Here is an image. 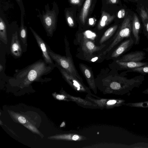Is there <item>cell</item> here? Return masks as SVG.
I'll return each instance as SVG.
<instances>
[{
	"label": "cell",
	"mask_w": 148,
	"mask_h": 148,
	"mask_svg": "<svg viewBox=\"0 0 148 148\" xmlns=\"http://www.w3.org/2000/svg\"><path fill=\"white\" fill-rule=\"evenodd\" d=\"M56 64L55 66L58 68L63 77L69 84L77 90L84 88L82 82L69 74L57 63Z\"/></svg>",
	"instance_id": "52a82bcc"
},
{
	"label": "cell",
	"mask_w": 148,
	"mask_h": 148,
	"mask_svg": "<svg viewBox=\"0 0 148 148\" xmlns=\"http://www.w3.org/2000/svg\"><path fill=\"white\" fill-rule=\"evenodd\" d=\"M125 11L124 9H121L118 12L117 17L119 18H123L125 15Z\"/></svg>",
	"instance_id": "603a6c76"
},
{
	"label": "cell",
	"mask_w": 148,
	"mask_h": 148,
	"mask_svg": "<svg viewBox=\"0 0 148 148\" xmlns=\"http://www.w3.org/2000/svg\"><path fill=\"white\" fill-rule=\"evenodd\" d=\"M140 16L143 24L146 23L148 21V15L143 8H142L140 10Z\"/></svg>",
	"instance_id": "44dd1931"
},
{
	"label": "cell",
	"mask_w": 148,
	"mask_h": 148,
	"mask_svg": "<svg viewBox=\"0 0 148 148\" xmlns=\"http://www.w3.org/2000/svg\"><path fill=\"white\" fill-rule=\"evenodd\" d=\"M65 17L66 22L71 27L74 25V20L70 12L67 10L65 12Z\"/></svg>",
	"instance_id": "ffe728a7"
},
{
	"label": "cell",
	"mask_w": 148,
	"mask_h": 148,
	"mask_svg": "<svg viewBox=\"0 0 148 148\" xmlns=\"http://www.w3.org/2000/svg\"><path fill=\"white\" fill-rule=\"evenodd\" d=\"M53 7L50 9L49 3L45 5V11H42V14L39 12L38 16L40 18L48 36L52 37L57 26L58 9L56 2L53 3Z\"/></svg>",
	"instance_id": "7a4b0ae2"
},
{
	"label": "cell",
	"mask_w": 148,
	"mask_h": 148,
	"mask_svg": "<svg viewBox=\"0 0 148 148\" xmlns=\"http://www.w3.org/2000/svg\"><path fill=\"white\" fill-rule=\"evenodd\" d=\"M92 0H86L81 11L79 19L83 25H84L90 9Z\"/></svg>",
	"instance_id": "9a60e30c"
},
{
	"label": "cell",
	"mask_w": 148,
	"mask_h": 148,
	"mask_svg": "<svg viewBox=\"0 0 148 148\" xmlns=\"http://www.w3.org/2000/svg\"><path fill=\"white\" fill-rule=\"evenodd\" d=\"M79 67L89 85L92 87H94V78L91 69L83 63L79 64Z\"/></svg>",
	"instance_id": "4fadbf2b"
},
{
	"label": "cell",
	"mask_w": 148,
	"mask_h": 148,
	"mask_svg": "<svg viewBox=\"0 0 148 148\" xmlns=\"http://www.w3.org/2000/svg\"><path fill=\"white\" fill-rule=\"evenodd\" d=\"M115 63L118 69L119 70H128L148 64L147 62H121L117 60L115 61Z\"/></svg>",
	"instance_id": "8fae6325"
},
{
	"label": "cell",
	"mask_w": 148,
	"mask_h": 148,
	"mask_svg": "<svg viewBox=\"0 0 148 148\" xmlns=\"http://www.w3.org/2000/svg\"><path fill=\"white\" fill-rule=\"evenodd\" d=\"M25 14L21 12V26L19 30V36L23 45L27 46V30L26 26L24 24L23 16Z\"/></svg>",
	"instance_id": "2e32d148"
},
{
	"label": "cell",
	"mask_w": 148,
	"mask_h": 148,
	"mask_svg": "<svg viewBox=\"0 0 148 148\" xmlns=\"http://www.w3.org/2000/svg\"><path fill=\"white\" fill-rule=\"evenodd\" d=\"M144 49V50H145V51H146L148 52V47H147L146 48H145L144 49Z\"/></svg>",
	"instance_id": "4dcf8cb0"
},
{
	"label": "cell",
	"mask_w": 148,
	"mask_h": 148,
	"mask_svg": "<svg viewBox=\"0 0 148 148\" xmlns=\"http://www.w3.org/2000/svg\"><path fill=\"white\" fill-rule=\"evenodd\" d=\"M116 102V101L114 100H110L108 101L107 104L108 105H111L115 104Z\"/></svg>",
	"instance_id": "4316f807"
},
{
	"label": "cell",
	"mask_w": 148,
	"mask_h": 148,
	"mask_svg": "<svg viewBox=\"0 0 148 148\" xmlns=\"http://www.w3.org/2000/svg\"></svg>",
	"instance_id": "d6a6232c"
},
{
	"label": "cell",
	"mask_w": 148,
	"mask_h": 148,
	"mask_svg": "<svg viewBox=\"0 0 148 148\" xmlns=\"http://www.w3.org/2000/svg\"><path fill=\"white\" fill-rule=\"evenodd\" d=\"M65 97L62 95H58L56 96V98L58 100H63L65 98Z\"/></svg>",
	"instance_id": "83f0119b"
},
{
	"label": "cell",
	"mask_w": 148,
	"mask_h": 148,
	"mask_svg": "<svg viewBox=\"0 0 148 148\" xmlns=\"http://www.w3.org/2000/svg\"><path fill=\"white\" fill-rule=\"evenodd\" d=\"M0 38L4 43L8 42L6 26V24L1 17H0Z\"/></svg>",
	"instance_id": "ac0fdd59"
},
{
	"label": "cell",
	"mask_w": 148,
	"mask_h": 148,
	"mask_svg": "<svg viewBox=\"0 0 148 148\" xmlns=\"http://www.w3.org/2000/svg\"><path fill=\"white\" fill-rule=\"evenodd\" d=\"M134 72L138 73L145 75L148 74V64L134 69L127 70L123 73L126 74L127 72Z\"/></svg>",
	"instance_id": "d6986e66"
},
{
	"label": "cell",
	"mask_w": 148,
	"mask_h": 148,
	"mask_svg": "<svg viewBox=\"0 0 148 148\" xmlns=\"http://www.w3.org/2000/svg\"><path fill=\"white\" fill-rule=\"evenodd\" d=\"M105 46H97L88 38L84 37L81 42V47L82 51L86 55L91 56L93 53L101 50Z\"/></svg>",
	"instance_id": "ba28073f"
},
{
	"label": "cell",
	"mask_w": 148,
	"mask_h": 148,
	"mask_svg": "<svg viewBox=\"0 0 148 148\" xmlns=\"http://www.w3.org/2000/svg\"><path fill=\"white\" fill-rule=\"evenodd\" d=\"M132 23L130 17H127L124 19L114 37L112 42L106 50L102 52L101 55H104L108 53L124 39L133 37H132L131 35Z\"/></svg>",
	"instance_id": "3957f363"
},
{
	"label": "cell",
	"mask_w": 148,
	"mask_h": 148,
	"mask_svg": "<svg viewBox=\"0 0 148 148\" xmlns=\"http://www.w3.org/2000/svg\"><path fill=\"white\" fill-rule=\"evenodd\" d=\"M118 27L117 25H114L107 29L101 38L99 43L101 44L108 40L114 34Z\"/></svg>",
	"instance_id": "e0dca14e"
},
{
	"label": "cell",
	"mask_w": 148,
	"mask_h": 148,
	"mask_svg": "<svg viewBox=\"0 0 148 148\" xmlns=\"http://www.w3.org/2000/svg\"><path fill=\"white\" fill-rule=\"evenodd\" d=\"M18 121L21 123H26V121L25 118L22 116H20L18 118Z\"/></svg>",
	"instance_id": "d4e9b609"
},
{
	"label": "cell",
	"mask_w": 148,
	"mask_h": 148,
	"mask_svg": "<svg viewBox=\"0 0 148 148\" xmlns=\"http://www.w3.org/2000/svg\"><path fill=\"white\" fill-rule=\"evenodd\" d=\"M10 50L12 54L14 57H19L22 55V49L16 32L12 34Z\"/></svg>",
	"instance_id": "30bf717a"
},
{
	"label": "cell",
	"mask_w": 148,
	"mask_h": 148,
	"mask_svg": "<svg viewBox=\"0 0 148 148\" xmlns=\"http://www.w3.org/2000/svg\"><path fill=\"white\" fill-rule=\"evenodd\" d=\"M135 0L136 1H137L138 0Z\"/></svg>",
	"instance_id": "1f68e13d"
},
{
	"label": "cell",
	"mask_w": 148,
	"mask_h": 148,
	"mask_svg": "<svg viewBox=\"0 0 148 148\" xmlns=\"http://www.w3.org/2000/svg\"><path fill=\"white\" fill-rule=\"evenodd\" d=\"M54 66V64H48L40 59L18 70L14 75V79L28 84L50 73Z\"/></svg>",
	"instance_id": "6da1fadb"
},
{
	"label": "cell",
	"mask_w": 148,
	"mask_h": 148,
	"mask_svg": "<svg viewBox=\"0 0 148 148\" xmlns=\"http://www.w3.org/2000/svg\"><path fill=\"white\" fill-rule=\"evenodd\" d=\"M69 1L73 5L80 6L82 4V0H69Z\"/></svg>",
	"instance_id": "cb8c5ba5"
},
{
	"label": "cell",
	"mask_w": 148,
	"mask_h": 148,
	"mask_svg": "<svg viewBox=\"0 0 148 148\" xmlns=\"http://www.w3.org/2000/svg\"><path fill=\"white\" fill-rule=\"evenodd\" d=\"M48 53L51 59L68 73L82 82V79L79 75L70 57L62 56L53 52L47 45Z\"/></svg>",
	"instance_id": "277c9868"
},
{
	"label": "cell",
	"mask_w": 148,
	"mask_h": 148,
	"mask_svg": "<svg viewBox=\"0 0 148 148\" xmlns=\"http://www.w3.org/2000/svg\"><path fill=\"white\" fill-rule=\"evenodd\" d=\"M107 2L111 4H116L118 2V0H106Z\"/></svg>",
	"instance_id": "484cf974"
},
{
	"label": "cell",
	"mask_w": 148,
	"mask_h": 148,
	"mask_svg": "<svg viewBox=\"0 0 148 148\" xmlns=\"http://www.w3.org/2000/svg\"><path fill=\"white\" fill-rule=\"evenodd\" d=\"M145 55L143 51H137L123 55L116 60L121 62H140L146 58Z\"/></svg>",
	"instance_id": "9c48e42d"
},
{
	"label": "cell",
	"mask_w": 148,
	"mask_h": 148,
	"mask_svg": "<svg viewBox=\"0 0 148 148\" xmlns=\"http://www.w3.org/2000/svg\"><path fill=\"white\" fill-rule=\"evenodd\" d=\"M79 137L77 135H74L72 137V140H76L79 139Z\"/></svg>",
	"instance_id": "f1b7e54d"
},
{
	"label": "cell",
	"mask_w": 148,
	"mask_h": 148,
	"mask_svg": "<svg viewBox=\"0 0 148 148\" xmlns=\"http://www.w3.org/2000/svg\"><path fill=\"white\" fill-rule=\"evenodd\" d=\"M134 44L133 37L126 39L122 42L113 51L110 56V59H115L130 49Z\"/></svg>",
	"instance_id": "5b68a950"
},
{
	"label": "cell",
	"mask_w": 148,
	"mask_h": 148,
	"mask_svg": "<svg viewBox=\"0 0 148 148\" xmlns=\"http://www.w3.org/2000/svg\"><path fill=\"white\" fill-rule=\"evenodd\" d=\"M140 24L139 19L136 14H134L132 23V33L134 40V45H138L140 41L139 33Z\"/></svg>",
	"instance_id": "7c38bea8"
},
{
	"label": "cell",
	"mask_w": 148,
	"mask_h": 148,
	"mask_svg": "<svg viewBox=\"0 0 148 148\" xmlns=\"http://www.w3.org/2000/svg\"><path fill=\"white\" fill-rule=\"evenodd\" d=\"M115 17L114 15H111L104 11H102L99 22L97 25V28L101 30L110 24Z\"/></svg>",
	"instance_id": "5bb4252c"
},
{
	"label": "cell",
	"mask_w": 148,
	"mask_h": 148,
	"mask_svg": "<svg viewBox=\"0 0 148 148\" xmlns=\"http://www.w3.org/2000/svg\"><path fill=\"white\" fill-rule=\"evenodd\" d=\"M29 28L42 52L44 60L48 64H54L49 53L47 45L31 27Z\"/></svg>",
	"instance_id": "8992f818"
},
{
	"label": "cell",
	"mask_w": 148,
	"mask_h": 148,
	"mask_svg": "<svg viewBox=\"0 0 148 148\" xmlns=\"http://www.w3.org/2000/svg\"><path fill=\"white\" fill-rule=\"evenodd\" d=\"M16 0L20 8L21 12H23L25 14V10L24 8V6L22 0Z\"/></svg>",
	"instance_id": "7402d4cb"
},
{
	"label": "cell",
	"mask_w": 148,
	"mask_h": 148,
	"mask_svg": "<svg viewBox=\"0 0 148 148\" xmlns=\"http://www.w3.org/2000/svg\"><path fill=\"white\" fill-rule=\"evenodd\" d=\"M3 69V66L1 64H0V72H1Z\"/></svg>",
	"instance_id": "f546056e"
}]
</instances>
